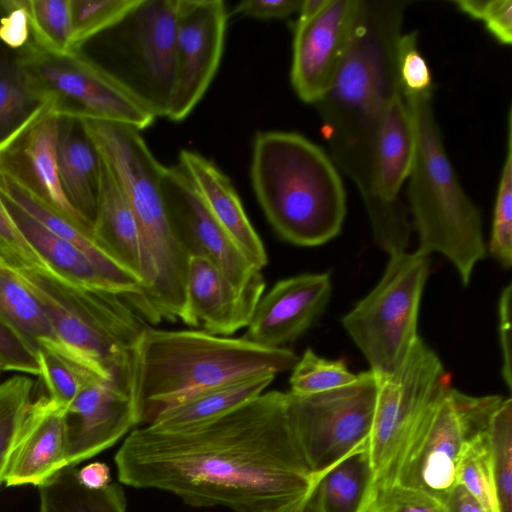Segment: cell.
<instances>
[{"instance_id":"52a82bcc","label":"cell","mask_w":512,"mask_h":512,"mask_svg":"<svg viewBox=\"0 0 512 512\" xmlns=\"http://www.w3.org/2000/svg\"><path fill=\"white\" fill-rule=\"evenodd\" d=\"M42 302L63 355L130 393L133 348L148 326L119 295L72 284L48 267L19 272Z\"/></svg>"},{"instance_id":"7c38bea8","label":"cell","mask_w":512,"mask_h":512,"mask_svg":"<svg viewBox=\"0 0 512 512\" xmlns=\"http://www.w3.org/2000/svg\"><path fill=\"white\" fill-rule=\"evenodd\" d=\"M377 381L369 370L355 382L323 393L288 392L291 426L303 457L315 477L369 442Z\"/></svg>"},{"instance_id":"9a60e30c","label":"cell","mask_w":512,"mask_h":512,"mask_svg":"<svg viewBox=\"0 0 512 512\" xmlns=\"http://www.w3.org/2000/svg\"><path fill=\"white\" fill-rule=\"evenodd\" d=\"M360 0H303L294 26L290 79L296 95L316 105L345 54Z\"/></svg>"},{"instance_id":"4316f807","label":"cell","mask_w":512,"mask_h":512,"mask_svg":"<svg viewBox=\"0 0 512 512\" xmlns=\"http://www.w3.org/2000/svg\"><path fill=\"white\" fill-rule=\"evenodd\" d=\"M93 236L117 264L140 279L141 247L137 222L125 194L103 159Z\"/></svg>"},{"instance_id":"f907efd6","label":"cell","mask_w":512,"mask_h":512,"mask_svg":"<svg viewBox=\"0 0 512 512\" xmlns=\"http://www.w3.org/2000/svg\"><path fill=\"white\" fill-rule=\"evenodd\" d=\"M444 504L449 512H487L462 486L456 485Z\"/></svg>"},{"instance_id":"277c9868","label":"cell","mask_w":512,"mask_h":512,"mask_svg":"<svg viewBox=\"0 0 512 512\" xmlns=\"http://www.w3.org/2000/svg\"><path fill=\"white\" fill-rule=\"evenodd\" d=\"M125 194L140 236L141 285L128 304L152 324L181 320L190 252L168 217L163 166L134 127L78 117Z\"/></svg>"},{"instance_id":"d4e9b609","label":"cell","mask_w":512,"mask_h":512,"mask_svg":"<svg viewBox=\"0 0 512 512\" xmlns=\"http://www.w3.org/2000/svg\"><path fill=\"white\" fill-rule=\"evenodd\" d=\"M56 148L63 192L76 212L93 228L102 158L77 116L58 113Z\"/></svg>"},{"instance_id":"e575fe53","label":"cell","mask_w":512,"mask_h":512,"mask_svg":"<svg viewBox=\"0 0 512 512\" xmlns=\"http://www.w3.org/2000/svg\"><path fill=\"white\" fill-rule=\"evenodd\" d=\"M33 381L14 375L0 383V486L26 412L32 402Z\"/></svg>"},{"instance_id":"3957f363","label":"cell","mask_w":512,"mask_h":512,"mask_svg":"<svg viewBox=\"0 0 512 512\" xmlns=\"http://www.w3.org/2000/svg\"><path fill=\"white\" fill-rule=\"evenodd\" d=\"M299 357L203 330L147 326L131 356L129 390L137 424L150 425L166 411L210 388L235 380L292 370Z\"/></svg>"},{"instance_id":"681fc988","label":"cell","mask_w":512,"mask_h":512,"mask_svg":"<svg viewBox=\"0 0 512 512\" xmlns=\"http://www.w3.org/2000/svg\"><path fill=\"white\" fill-rule=\"evenodd\" d=\"M77 477L86 488L101 489L110 483V470L105 463L93 462L77 470Z\"/></svg>"},{"instance_id":"7bdbcfd3","label":"cell","mask_w":512,"mask_h":512,"mask_svg":"<svg viewBox=\"0 0 512 512\" xmlns=\"http://www.w3.org/2000/svg\"><path fill=\"white\" fill-rule=\"evenodd\" d=\"M0 261L17 272L47 267L12 220L0 196Z\"/></svg>"},{"instance_id":"f35d334b","label":"cell","mask_w":512,"mask_h":512,"mask_svg":"<svg viewBox=\"0 0 512 512\" xmlns=\"http://www.w3.org/2000/svg\"><path fill=\"white\" fill-rule=\"evenodd\" d=\"M137 0H70L71 52H79L92 38L118 22Z\"/></svg>"},{"instance_id":"8d00e7d4","label":"cell","mask_w":512,"mask_h":512,"mask_svg":"<svg viewBox=\"0 0 512 512\" xmlns=\"http://www.w3.org/2000/svg\"><path fill=\"white\" fill-rule=\"evenodd\" d=\"M490 255L505 269L512 264V110L507 116L506 155L495 200Z\"/></svg>"},{"instance_id":"1f68e13d","label":"cell","mask_w":512,"mask_h":512,"mask_svg":"<svg viewBox=\"0 0 512 512\" xmlns=\"http://www.w3.org/2000/svg\"><path fill=\"white\" fill-rule=\"evenodd\" d=\"M38 512H126L122 488L109 483L101 489L83 486L75 467H65L39 487Z\"/></svg>"},{"instance_id":"d6a6232c","label":"cell","mask_w":512,"mask_h":512,"mask_svg":"<svg viewBox=\"0 0 512 512\" xmlns=\"http://www.w3.org/2000/svg\"><path fill=\"white\" fill-rule=\"evenodd\" d=\"M490 461L499 512H512V400L502 399L488 427Z\"/></svg>"},{"instance_id":"ffe728a7","label":"cell","mask_w":512,"mask_h":512,"mask_svg":"<svg viewBox=\"0 0 512 512\" xmlns=\"http://www.w3.org/2000/svg\"><path fill=\"white\" fill-rule=\"evenodd\" d=\"M262 297L241 293L208 258L191 254L181 321L203 331L228 336L247 327Z\"/></svg>"},{"instance_id":"60d3db41","label":"cell","mask_w":512,"mask_h":512,"mask_svg":"<svg viewBox=\"0 0 512 512\" xmlns=\"http://www.w3.org/2000/svg\"><path fill=\"white\" fill-rule=\"evenodd\" d=\"M398 75L402 93L433 92L432 73L418 49V32L402 33L397 47Z\"/></svg>"},{"instance_id":"b9f144b4","label":"cell","mask_w":512,"mask_h":512,"mask_svg":"<svg viewBox=\"0 0 512 512\" xmlns=\"http://www.w3.org/2000/svg\"><path fill=\"white\" fill-rule=\"evenodd\" d=\"M367 512H449L446 505L420 490L399 484L380 486Z\"/></svg>"},{"instance_id":"5b68a950","label":"cell","mask_w":512,"mask_h":512,"mask_svg":"<svg viewBox=\"0 0 512 512\" xmlns=\"http://www.w3.org/2000/svg\"><path fill=\"white\" fill-rule=\"evenodd\" d=\"M250 171L256 198L282 239L313 247L340 233L346 192L322 147L296 132L261 131L253 141Z\"/></svg>"},{"instance_id":"ba28073f","label":"cell","mask_w":512,"mask_h":512,"mask_svg":"<svg viewBox=\"0 0 512 512\" xmlns=\"http://www.w3.org/2000/svg\"><path fill=\"white\" fill-rule=\"evenodd\" d=\"M177 0H137L113 26L108 61L97 65L156 117H168L175 85Z\"/></svg>"},{"instance_id":"5bb4252c","label":"cell","mask_w":512,"mask_h":512,"mask_svg":"<svg viewBox=\"0 0 512 512\" xmlns=\"http://www.w3.org/2000/svg\"><path fill=\"white\" fill-rule=\"evenodd\" d=\"M413 148L411 118L401 93L392 100L378 125L365 170L356 184L375 243L390 255L406 251L413 228L400 198L409 176Z\"/></svg>"},{"instance_id":"4dcf8cb0","label":"cell","mask_w":512,"mask_h":512,"mask_svg":"<svg viewBox=\"0 0 512 512\" xmlns=\"http://www.w3.org/2000/svg\"><path fill=\"white\" fill-rule=\"evenodd\" d=\"M275 376L259 374L210 388L166 411L150 425L175 429L220 416L262 394Z\"/></svg>"},{"instance_id":"f1b7e54d","label":"cell","mask_w":512,"mask_h":512,"mask_svg":"<svg viewBox=\"0 0 512 512\" xmlns=\"http://www.w3.org/2000/svg\"><path fill=\"white\" fill-rule=\"evenodd\" d=\"M0 320L36 354L41 348H62L47 312L27 281L0 262Z\"/></svg>"},{"instance_id":"9c48e42d","label":"cell","mask_w":512,"mask_h":512,"mask_svg":"<svg viewBox=\"0 0 512 512\" xmlns=\"http://www.w3.org/2000/svg\"><path fill=\"white\" fill-rule=\"evenodd\" d=\"M429 269V255L418 250L390 255L377 285L342 318L377 378L393 374L419 338L418 312Z\"/></svg>"},{"instance_id":"8fae6325","label":"cell","mask_w":512,"mask_h":512,"mask_svg":"<svg viewBox=\"0 0 512 512\" xmlns=\"http://www.w3.org/2000/svg\"><path fill=\"white\" fill-rule=\"evenodd\" d=\"M376 381L368 447L378 488L393 483L407 444L433 401L451 384V375L419 337L402 365Z\"/></svg>"},{"instance_id":"f5cc1de1","label":"cell","mask_w":512,"mask_h":512,"mask_svg":"<svg viewBox=\"0 0 512 512\" xmlns=\"http://www.w3.org/2000/svg\"><path fill=\"white\" fill-rule=\"evenodd\" d=\"M1 371H3V369H2V366H1V364H0V374H1Z\"/></svg>"},{"instance_id":"7a4b0ae2","label":"cell","mask_w":512,"mask_h":512,"mask_svg":"<svg viewBox=\"0 0 512 512\" xmlns=\"http://www.w3.org/2000/svg\"><path fill=\"white\" fill-rule=\"evenodd\" d=\"M407 5V1L360 0L341 64L316 104L330 156L355 184L384 113L402 93L397 47Z\"/></svg>"},{"instance_id":"4fadbf2b","label":"cell","mask_w":512,"mask_h":512,"mask_svg":"<svg viewBox=\"0 0 512 512\" xmlns=\"http://www.w3.org/2000/svg\"><path fill=\"white\" fill-rule=\"evenodd\" d=\"M15 53L33 88L54 99L59 114L124 124L139 131L155 120L82 51L57 55L30 41Z\"/></svg>"},{"instance_id":"83f0119b","label":"cell","mask_w":512,"mask_h":512,"mask_svg":"<svg viewBox=\"0 0 512 512\" xmlns=\"http://www.w3.org/2000/svg\"><path fill=\"white\" fill-rule=\"evenodd\" d=\"M53 110H57L55 100L33 88L16 53L0 54V155Z\"/></svg>"},{"instance_id":"ac0fdd59","label":"cell","mask_w":512,"mask_h":512,"mask_svg":"<svg viewBox=\"0 0 512 512\" xmlns=\"http://www.w3.org/2000/svg\"><path fill=\"white\" fill-rule=\"evenodd\" d=\"M65 467H75L116 443L137 425L130 393L92 377L65 411Z\"/></svg>"},{"instance_id":"7402d4cb","label":"cell","mask_w":512,"mask_h":512,"mask_svg":"<svg viewBox=\"0 0 512 512\" xmlns=\"http://www.w3.org/2000/svg\"><path fill=\"white\" fill-rule=\"evenodd\" d=\"M178 166L193 183L214 219L261 270L268 263L267 252L230 179L212 161L191 150L180 151Z\"/></svg>"},{"instance_id":"c3c4849f","label":"cell","mask_w":512,"mask_h":512,"mask_svg":"<svg viewBox=\"0 0 512 512\" xmlns=\"http://www.w3.org/2000/svg\"><path fill=\"white\" fill-rule=\"evenodd\" d=\"M511 295L512 286L507 285L499 299V338L502 349V375L509 389H511Z\"/></svg>"},{"instance_id":"2e32d148","label":"cell","mask_w":512,"mask_h":512,"mask_svg":"<svg viewBox=\"0 0 512 512\" xmlns=\"http://www.w3.org/2000/svg\"><path fill=\"white\" fill-rule=\"evenodd\" d=\"M161 192L171 224L190 254L212 261L239 292L263 294L261 270L214 219L179 166H165Z\"/></svg>"},{"instance_id":"6da1fadb","label":"cell","mask_w":512,"mask_h":512,"mask_svg":"<svg viewBox=\"0 0 512 512\" xmlns=\"http://www.w3.org/2000/svg\"><path fill=\"white\" fill-rule=\"evenodd\" d=\"M115 463L125 485L235 512H286L319 477L310 471L294 435L288 392L275 390L185 427L135 429Z\"/></svg>"},{"instance_id":"f546056e","label":"cell","mask_w":512,"mask_h":512,"mask_svg":"<svg viewBox=\"0 0 512 512\" xmlns=\"http://www.w3.org/2000/svg\"><path fill=\"white\" fill-rule=\"evenodd\" d=\"M368 443L318 477L317 491L323 512L368 511L377 490Z\"/></svg>"},{"instance_id":"ab89813d","label":"cell","mask_w":512,"mask_h":512,"mask_svg":"<svg viewBox=\"0 0 512 512\" xmlns=\"http://www.w3.org/2000/svg\"><path fill=\"white\" fill-rule=\"evenodd\" d=\"M42 378L49 398L66 411L84 383L97 377L69 357L51 349L37 352ZM99 378V377H98Z\"/></svg>"},{"instance_id":"836d02e7","label":"cell","mask_w":512,"mask_h":512,"mask_svg":"<svg viewBox=\"0 0 512 512\" xmlns=\"http://www.w3.org/2000/svg\"><path fill=\"white\" fill-rule=\"evenodd\" d=\"M31 42L48 53L71 52L70 0H26Z\"/></svg>"},{"instance_id":"d6986e66","label":"cell","mask_w":512,"mask_h":512,"mask_svg":"<svg viewBox=\"0 0 512 512\" xmlns=\"http://www.w3.org/2000/svg\"><path fill=\"white\" fill-rule=\"evenodd\" d=\"M332 292L328 273H305L279 280L260 298L243 339L281 348L320 317Z\"/></svg>"},{"instance_id":"74e56055","label":"cell","mask_w":512,"mask_h":512,"mask_svg":"<svg viewBox=\"0 0 512 512\" xmlns=\"http://www.w3.org/2000/svg\"><path fill=\"white\" fill-rule=\"evenodd\" d=\"M357 377L343 359H325L308 348L292 369L289 392L299 396L323 393L352 384Z\"/></svg>"},{"instance_id":"db71d44e","label":"cell","mask_w":512,"mask_h":512,"mask_svg":"<svg viewBox=\"0 0 512 512\" xmlns=\"http://www.w3.org/2000/svg\"><path fill=\"white\" fill-rule=\"evenodd\" d=\"M1 262V261H0Z\"/></svg>"},{"instance_id":"484cf974","label":"cell","mask_w":512,"mask_h":512,"mask_svg":"<svg viewBox=\"0 0 512 512\" xmlns=\"http://www.w3.org/2000/svg\"><path fill=\"white\" fill-rule=\"evenodd\" d=\"M0 196L21 234L53 273L72 284L111 292L124 298L122 288L82 250L50 231L9 199Z\"/></svg>"},{"instance_id":"7dc6e473","label":"cell","mask_w":512,"mask_h":512,"mask_svg":"<svg viewBox=\"0 0 512 512\" xmlns=\"http://www.w3.org/2000/svg\"><path fill=\"white\" fill-rule=\"evenodd\" d=\"M303 0H244L234 8L233 14L258 19H283L298 13Z\"/></svg>"},{"instance_id":"8992f818","label":"cell","mask_w":512,"mask_h":512,"mask_svg":"<svg viewBox=\"0 0 512 512\" xmlns=\"http://www.w3.org/2000/svg\"><path fill=\"white\" fill-rule=\"evenodd\" d=\"M433 92L403 93L413 129L407 196L418 251L443 254L467 285L486 254L482 217L463 189L446 152L432 104Z\"/></svg>"},{"instance_id":"603a6c76","label":"cell","mask_w":512,"mask_h":512,"mask_svg":"<svg viewBox=\"0 0 512 512\" xmlns=\"http://www.w3.org/2000/svg\"><path fill=\"white\" fill-rule=\"evenodd\" d=\"M57 130L58 113L53 110L0 155V164L20 175L52 207L93 231L63 192L57 165Z\"/></svg>"},{"instance_id":"bcb514c9","label":"cell","mask_w":512,"mask_h":512,"mask_svg":"<svg viewBox=\"0 0 512 512\" xmlns=\"http://www.w3.org/2000/svg\"><path fill=\"white\" fill-rule=\"evenodd\" d=\"M0 364L3 370L39 376L37 354L0 320Z\"/></svg>"},{"instance_id":"d590c367","label":"cell","mask_w":512,"mask_h":512,"mask_svg":"<svg viewBox=\"0 0 512 512\" xmlns=\"http://www.w3.org/2000/svg\"><path fill=\"white\" fill-rule=\"evenodd\" d=\"M456 485L462 486L487 512H499L487 429L466 445L457 466Z\"/></svg>"},{"instance_id":"816d5d0a","label":"cell","mask_w":512,"mask_h":512,"mask_svg":"<svg viewBox=\"0 0 512 512\" xmlns=\"http://www.w3.org/2000/svg\"><path fill=\"white\" fill-rule=\"evenodd\" d=\"M286 512H323L318 497L317 480L310 492Z\"/></svg>"},{"instance_id":"e0dca14e","label":"cell","mask_w":512,"mask_h":512,"mask_svg":"<svg viewBox=\"0 0 512 512\" xmlns=\"http://www.w3.org/2000/svg\"><path fill=\"white\" fill-rule=\"evenodd\" d=\"M227 19L222 0H177L170 120H184L210 86L222 58Z\"/></svg>"},{"instance_id":"f6af8a7d","label":"cell","mask_w":512,"mask_h":512,"mask_svg":"<svg viewBox=\"0 0 512 512\" xmlns=\"http://www.w3.org/2000/svg\"><path fill=\"white\" fill-rule=\"evenodd\" d=\"M30 41L26 0H0V44L19 52Z\"/></svg>"},{"instance_id":"30bf717a","label":"cell","mask_w":512,"mask_h":512,"mask_svg":"<svg viewBox=\"0 0 512 512\" xmlns=\"http://www.w3.org/2000/svg\"><path fill=\"white\" fill-rule=\"evenodd\" d=\"M500 395L471 396L447 385L416 428L392 484L420 490L444 503L456 486L466 445L488 427Z\"/></svg>"},{"instance_id":"44dd1931","label":"cell","mask_w":512,"mask_h":512,"mask_svg":"<svg viewBox=\"0 0 512 512\" xmlns=\"http://www.w3.org/2000/svg\"><path fill=\"white\" fill-rule=\"evenodd\" d=\"M64 415L49 397L31 402L5 472L6 486L39 487L65 468Z\"/></svg>"},{"instance_id":"cb8c5ba5","label":"cell","mask_w":512,"mask_h":512,"mask_svg":"<svg viewBox=\"0 0 512 512\" xmlns=\"http://www.w3.org/2000/svg\"><path fill=\"white\" fill-rule=\"evenodd\" d=\"M0 194L38 220L50 231L66 239L115 281L129 302L140 289V279L117 264L97 243L93 231L67 217L44 199L16 172L0 164Z\"/></svg>"},{"instance_id":"ee69618b","label":"cell","mask_w":512,"mask_h":512,"mask_svg":"<svg viewBox=\"0 0 512 512\" xmlns=\"http://www.w3.org/2000/svg\"><path fill=\"white\" fill-rule=\"evenodd\" d=\"M452 3L464 14L481 21L500 44L512 43L511 0H454Z\"/></svg>"}]
</instances>
